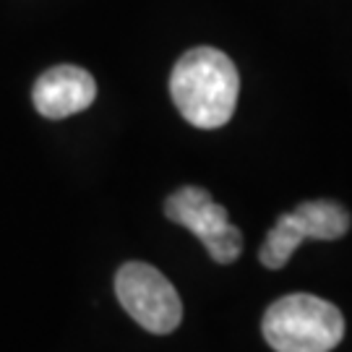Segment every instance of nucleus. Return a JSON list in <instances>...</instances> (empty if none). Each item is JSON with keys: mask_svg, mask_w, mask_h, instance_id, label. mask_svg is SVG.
Masks as SVG:
<instances>
[{"mask_svg": "<svg viewBox=\"0 0 352 352\" xmlns=\"http://www.w3.org/2000/svg\"><path fill=\"white\" fill-rule=\"evenodd\" d=\"M164 217L190 230L217 264H232L243 253V232L230 222L227 209L199 186H183L164 201Z\"/></svg>", "mask_w": 352, "mask_h": 352, "instance_id": "nucleus-5", "label": "nucleus"}, {"mask_svg": "<svg viewBox=\"0 0 352 352\" xmlns=\"http://www.w3.org/2000/svg\"><path fill=\"white\" fill-rule=\"evenodd\" d=\"M261 331L274 352H331L344 340V316L318 295L292 292L266 308Z\"/></svg>", "mask_w": 352, "mask_h": 352, "instance_id": "nucleus-2", "label": "nucleus"}, {"mask_svg": "<svg viewBox=\"0 0 352 352\" xmlns=\"http://www.w3.org/2000/svg\"><path fill=\"white\" fill-rule=\"evenodd\" d=\"M32 100L42 118L60 120L87 110L97 100V81L78 65H55L37 78Z\"/></svg>", "mask_w": 352, "mask_h": 352, "instance_id": "nucleus-6", "label": "nucleus"}, {"mask_svg": "<svg viewBox=\"0 0 352 352\" xmlns=\"http://www.w3.org/2000/svg\"><path fill=\"white\" fill-rule=\"evenodd\" d=\"M115 295L126 314L151 334H173L183 321V302L173 282L144 261H128L115 274Z\"/></svg>", "mask_w": 352, "mask_h": 352, "instance_id": "nucleus-3", "label": "nucleus"}, {"mask_svg": "<svg viewBox=\"0 0 352 352\" xmlns=\"http://www.w3.org/2000/svg\"><path fill=\"white\" fill-rule=\"evenodd\" d=\"M240 94L235 63L217 47H193L170 74V97L190 126L214 131L230 123Z\"/></svg>", "mask_w": 352, "mask_h": 352, "instance_id": "nucleus-1", "label": "nucleus"}, {"mask_svg": "<svg viewBox=\"0 0 352 352\" xmlns=\"http://www.w3.org/2000/svg\"><path fill=\"white\" fill-rule=\"evenodd\" d=\"M350 225V212L340 201H329V199L302 201L295 212L282 214L277 225L266 232L258 258L266 269H282V266H287L300 243L305 240H340L347 235Z\"/></svg>", "mask_w": 352, "mask_h": 352, "instance_id": "nucleus-4", "label": "nucleus"}]
</instances>
